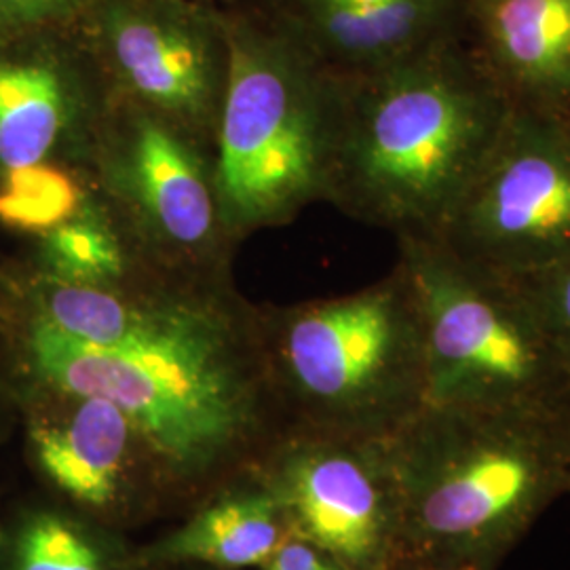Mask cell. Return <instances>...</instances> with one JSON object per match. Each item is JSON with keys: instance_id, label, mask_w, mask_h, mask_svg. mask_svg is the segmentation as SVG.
I'll use <instances>...</instances> for the list:
<instances>
[{"instance_id": "11", "label": "cell", "mask_w": 570, "mask_h": 570, "mask_svg": "<svg viewBox=\"0 0 570 570\" xmlns=\"http://www.w3.org/2000/svg\"><path fill=\"white\" fill-rule=\"evenodd\" d=\"M254 471L275 492L289 532L346 570H397L406 560L389 440L287 433Z\"/></svg>"}, {"instance_id": "21", "label": "cell", "mask_w": 570, "mask_h": 570, "mask_svg": "<svg viewBox=\"0 0 570 570\" xmlns=\"http://www.w3.org/2000/svg\"><path fill=\"white\" fill-rule=\"evenodd\" d=\"M277 2L289 9H305V7H367V4H381L391 0H277Z\"/></svg>"}, {"instance_id": "20", "label": "cell", "mask_w": 570, "mask_h": 570, "mask_svg": "<svg viewBox=\"0 0 570 570\" xmlns=\"http://www.w3.org/2000/svg\"><path fill=\"white\" fill-rule=\"evenodd\" d=\"M256 570H346L338 560L301 537L289 534L263 567Z\"/></svg>"}, {"instance_id": "9", "label": "cell", "mask_w": 570, "mask_h": 570, "mask_svg": "<svg viewBox=\"0 0 570 570\" xmlns=\"http://www.w3.org/2000/svg\"><path fill=\"white\" fill-rule=\"evenodd\" d=\"M77 28L115 94L214 153L228 79L214 0H94Z\"/></svg>"}, {"instance_id": "17", "label": "cell", "mask_w": 570, "mask_h": 570, "mask_svg": "<svg viewBox=\"0 0 570 570\" xmlns=\"http://www.w3.org/2000/svg\"><path fill=\"white\" fill-rule=\"evenodd\" d=\"M140 263L121 233L89 193L81 209L66 223L39 235L35 277L60 284L115 287L127 282Z\"/></svg>"}, {"instance_id": "7", "label": "cell", "mask_w": 570, "mask_h": 570, "mask_svg": "<svg viewBox=\"0 0 570 570\" xmlns=\"http://www.w3.org/2000/svg\"><path fill=\"white\" fill-rule=\"evenodd\" d=\"M85 178L136 263L174 275H226L214 153L161 115L112 91Z\"/></svg>"}, {"instance_id": "3", "label": "cell", "mask_w": 570, "mask_h": 570, "mask_svg": "<svg viewBox=\"0 0 570 570\" xmlns=\"http://www.w3.org/2000/svg\"><path fill=\"white\" fill-rule=\"evenodd\" d=\"M389 452L407 562L499 570L570 492V410L425 406Z\"/></svg>"}, {"instance_id": "10", "label": "cell", "mask_w": 570, "mask_h": 570, "mask_svg": "<svg viewBox=\"0 0 570 570\" xmlns=\"http://www.w3.org/2000/svg\"><path fill=\"white\" fill-rule=\"evenodd\" d=\"M26 385L30 461L58 503L122 534L178 518L164 468L125 410L100 395Z\"/></svg>"}, {"instance_id": "22", "label": "cell", "mask_w": 570, "mask_h": 570, "mask_svg": "<svg viewBox=\"0 0 570 570\" xmlns=\"http://www.w3.org/2000/svg\"><path fill=\"white\" fill-rule=\"evenodd\" d=\"M150 570H218V569H209V567H161V569H150Z\"/></svg>"}, {"instance_id": "4", "label": "cell", "mask_w": 570, "mask_h": 570, "mask_svg": "<svg viewBox=\"0 0 570 570\" xmlns=\"http://www.w3.org/2000/svg\"><path fill=\"white\" fill-rule=\"evenodd\" d=\"M228 79L214 140V180L226 235L289 225L326 202L336 75L268 7L225 4Z\"/></svg>"}, {"instance_id": "1", "label": "cell", "mask_w": 570, "mask_h": 570, "mask_svg": "<svg viewBox=\"0 0 570 570\" xmlns=\"http://www.w3.org/2000/svg\"><path fill=\"white\" fill-rule=\"evenodd\" d=\"M28 383L100 395L142 429L178 518L284 438L258 306L226 275L140 266L115 287L30 277L16 326Z\"/></svg>"}, {"instance_id": "25", "label": "cell", "mask_w": 570, "mask_h": 570, "mask_svg": "<svg viewBox=\"0 0 570 570\" xmlns=\"http://www.w3.org/2000/svg\"><path fill=\"white\" fill-rule=\"evenodd\" d=\"M567 104H569V106H570V96H569V100H567Z\"/></svg>"}, {"instance_id": "12", "label": "cell", "mask_w": 570, "mask_h": 570, "mask_svg": "<svg viewBox=\"0 0 570 570\" xmlns=\"http://www.w3.org/2000/svg\"><path fill=\"white\" fill-rule=\"evenodd\" d=\"M110 98L77 26L0 37V183L47 167L85 178Z\"/></svg>"}, {"instance_id": "8", "label": "cell", "mask_w": 570, "mask_h": 570, "mask_svg": "<svg viewBox=\"0 0 570 570\" xmlns=\"http://www.w3.org/2000/svg\"><path fill=\"white\" fill-rule=\"evenodd\" d=\"M471 265L529 279L570 258V125L546 106L510 119L433 237Z\"/></svg>"}, {"instance_id": "26", "label": "cell", "mask_w": 570, "mask_h": 570, "mask_svg": "<svg viewBox=\"0 0 570 570\" xmlns=\"http://www.w3.org/2000/svg\"><path fill=\"white\" fill-rule=\"evenodd\" d=\"M482 2H490V0H482Z\"/></svg>"}, {"instance_id": "18", "label": "cell", "mask_w": 570, "mask_h": 570, "mask_svg": "<svg viewBox=\"0 0 570 570\" xmlns=\"http://www.w3.org/2000/svg\"><path fill=\"white\" fill-rule=\"evenodd\" d=\"M518 282L527 287L532 305L537 306L570 385V258Z\"/></svg>"}, {"instance_id": "19", "label": "cell", "mask_w": 570, "mask_h": 570, "mask_svg": "<svg viewBox=\"0 0 570 570\" xmlns=\"http://www.w3.org/2000/svg\"><path fill=\"white\" fill-rule=\"evenodd\" d=\"M94 0H0V37L75 28Z\"/></svg>"}, {"instance_id": "2", "label": "cell", "mask_w": 570, "mask_h": 570, "mask_svg": "<svg viewBox=\"0 0 570 570\" xmlns=\"http://www.w3.org/2000/svg\"><path fill=\"white\" fill-rule=\"evenodd\" d=\"M326 202L402 237H435L510 119L501 82L444 39L338 72Z\"/></svg>"}, {"instance_id": "13", "label": "cell", "mask_w": 570, "mask_h": 570, "mask_svg": "<svg viewBox=\"0 0 570 570\" xmlns=\"http://www.w3.org/2000/svg\"><path fill=\"white\" fill-rule=\"evenodd\" d=\"M180 520L161 537L136 543L140 569L256 570L292 534L275 492L256 471L233 480Z\"/></svg>"}, {"instance_id": "15", "label": "cell", "mask_w": 570, "mask_h": 570, "mask_svg": "<svg viewBox=\"0 0 570 570\" xmlns=\"http://www.w3.org/2000/svg\"><path fill=\"white\" fill-rule=\"evenodd\" d=\"M490 51L505 82L529 104L570 96V0H490Z\"/></svg>"}, {"instance_id": "6", "label": "cell", "mask_w": 570, "mask_h": 570, "mask_svg": "<svg viewBox=\"0 0 570 570\" xmlns=\"http://www.w3.org/2000/svg\"><path fill=\"white\" fill-rule=\"evenodd\" d=\"M428 362L425 406L570 410V385L518 279L471 265L433 237H402Z\"/></svg>"}, {"instance_id": "14", "label": "cell", "mask_w": 570, "mask_h": 570, "mask_svg": "<svg viewBox=\"0 0 570 570\" xmlns=\"http://www.w3.org/2000/svg\"><path fill=\"white\" fill-rule=\"evenodd\" d=\"M277 7L332 70L362 72L444 39L454 0H391L367 7L305 9L277 2Z\"/></svg>"}, {"instance_id": "5", "label": "cell", "mask_w": 570, "mask_h": 570, "mask_svg": "<svg viewBox=\"0 0 570 570\" xmlns=\"http://www.w3.org/2000/svg\"><path fill=\"white\" fill-rule=\"evenodd\" d=\"M258 313L284 435L389 440L428 404L423 324L402 266L351 294Z\"/></svg>"}, {"instance_id": "23", "label": "cell", "mask_w": 570, "mask_h": 570, "mask_svg": "<svg viewBox=\"0 0 570 570\" xmlns=\"http://www.w3.org/2000/svg\"><path fill=\"white\" fill-rule=\"evenodd\" d=\"M397 570H428L423 569V567H419V564H414V562H407V560H404L400 567H397Z\"/></svg>"}, {"instance_id": "24", "label": "cell", "mask_w": 570, "mask_h": 570, "mask_svg": "<svg viewBox=\"0 0 570 570\" xmlns=\"http://www.w3.org/2000/svg\"><path fill=\"white\" fill-rule=\"evenodd\" d=\"M2 541H4V527H2V522H0V546H2Z\"/></svg>"}, {"instance_id": "16", "label": "cell", "mask_w": 570, "mask_h": 570, "mask_svg": "<svg viewBox=\"0 0 570 570\" xmlns=\"http://www.w3.org/2000/svg\"><path fill=\"white\" fill-rule=\"evenodd\" d=\"M0 570H142L129 534L58 501L26 505L4 529Z\"/></svg>"}]
</instances>
